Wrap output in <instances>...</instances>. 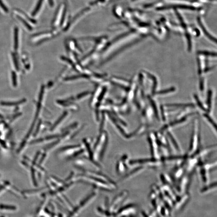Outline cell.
<instances>
[{"instance_id": "9", "label": "cell", "mask_w": 217, "mask_h": 217, "mask_svg": "<svg viewBox=\"0 0 217 217\" xmlns=\"http://www.w3.org/2000/svg\"><path fill=\"white\" fill-rule=\"evenodd\" d=\"M171 8L189 9L191 10H195L196 9V8L193 7V6L183 5H168V6H163V7L158 8L157 9L158 10H163L168 9H169Z\"/></svg>"}, {"instance_id": "8", "label": "cell", "mask_w": 217, "mask_h": 217, "mask_svg": "<svg viewBox=\"0 0 217 217\" xmlns=\"http://www.w3.org/2000/svg\"><path fill=\"white\" fill-rule=\"evenodd\" d=\"M145 168V167H143V166H140V167L134 168L133 170H131L130 172L127 173L125 175L123 176V177L120 179L119 181L121 182H123L128 180L129 179L133 178L134 176L137 175L138 174H139L140 173L143 172Z\"/></svg>"}, {"instance_id": "20", "label": "cell", "mask_w": 217, "mask_h": 217, "mask_svg": "<svg viewBox=\"0 0 217 217\" xmlns=\"http://www.w3.org/2000/svg\"><path fill=\"white\" fill-rule=\"evenodd\" d=\"M199 53L203 55H207V56H216V54H214V53L207 52H200Z\"/></svg>"}, {"instance_id": "1", "label": "cell", "mask_w": 217, "mask_h": 217, "mask_svg": "<svg viewBox=\"0 0 217 217\" xmlns=\"http://www.w3.org/2000/svg\"><path fill=\"white\" fill-rule=\"evenodd\" d=\"M108 140V135L107 132L104 130L100 133L92 148L96 159L98 158L101 161L103 160L107 148Z\"/></svg>"}, {"instance_id": "12", "label": "cell", "mask_w": 217, "mask_h": 217, "mask_svg": "<svg viewBox=\"0 0 217 217\" xmlns=\"http://www.w3.org/2000/svg\"><path fill=\"white\" fill-rule=\"evenodd\" d=\"M15 16H16V18H17V19H18L23 24V25H24V26H25V27H26L28 30H32L33 27H32L31 25H30L27 22V21L25 20V19L23 18V17H22L21 16H20L19 15H17V14H16V15H15Z\"/></svg>"}, {"instance_id": "2", "label": "cell", "mask_w": 217, "mask_h": 217, "mask_svg": "<svg viewBox=\"0 0 217 217\" xmlns=\"http://www.w3.org/2000/svg\"><path fill=\"white\" fill-rule=\"evenodd\" d=\"M77 181L89 183L93 185L96 188H101V189L107 191H112L115 189L110 183L105 180L87 174L83 173L78 175L76 178Z\"/></svg>"}, {"instance_id": "15", "label": "cell", "mask_w": 217, "mask_h": 217, "mask_svg": "<svg viewBox=\"0 0 217 217\" xmlns=\"http://www.w3.org/2000/svg\"><path fill=\"white\" fill-rule=\"evenodd\" d=\"M44 0H38L37 2V5H36L34 11H33L32 13V16H36L37 14H38V12L39 11L42 5V3Z\"/></svg>"}, {"instance_id": "21", "label": "cell", "mask_w": 217, "mask_h": 217, "mask_svg": "<svg viewBox=\"0 0 217 217\" xmlns=\"http://www.w3.org/2000/svg\"><path fill=\"white\" fill-rule=\"evenodd\" d=\"M174 89L173 88H171L170 89H168V90H166V91H160V92H158V94H163V93H165V92H170V91H172Z\"/></svg>"}, {"instance_id": "5", "label": "cell", "mask_w": 217, "mask_h": 217, "mask_svg": "<svg viewBox=\"0 0 217 217\" xmlns=\"http://www.w3.org/2000/svg\"><path fill=\"white\" fill-rule=\"evenodd\" d=\"M83 143L85 147V150H86L88 155V157L85 158L91 163L93 166L96 167V168L98 169L101 168V165L97 161V160L96 159L90 141L87 139H84L83 140Z\"/></svg>"}, {"instance_id": "19", "label": "cell", "mask_w": 217, "mask_h": 217, "mask_svg": "<svg viewBox=\"0 0 217 217\" xmlns=\"http://www.w3.org/2000/svg\"><path fill=\"white\" fill-rule=\"evenodd\" d=\"M12 56H13V60H14V64H15L14 65H15V68H16V70H19V68L18 63H17V60H16V57H15V55L14 54H13Z\"/></svg>"}, {"instance_id": "18", "label": "cell", "mask_w": 217, "mask_h": 217, "mask_svg": "<svg viewBox=\"0 0 217 217\" xmlns=\"http://www.w3.org/2000/svg\"><path fill=\"white\" fill-rule=\"evenodd\" d=\"M12 80H13V83L14 86H16L17 84L16 82V73L14 72H12Z\"/></svg>"}, {"instance_id": "13", "label": "cell", "mask_w": 217, "mask_h": 217, "mask_svg": "<svg viewBox=\"0 0 217 217\" xmlns=\"http://www.w3.org/2000/svg\"><path fill=\"white\" fill-rule=\"evenodd\" d=\"M14 49L16 50L18 48L19 44V29L15 27L14 29Z\"/></svg>"}, {"instance_id": "4", "label": "cell", "mask_w": 217, "mask_h": 217, "mask_svg": "<svg viewBox=\"0 0 217 217\" xmlns=\"http://www.w3.org/2000/svg\"><path fill=\"white\" fill-rule=\"evenodd\" d=\"M200 129L199 123H195L193 125V132L189 147V155H193L198 152L200 138Z\"/></svg>"}, {"instance_id": "17", "label": "cell", "mask_w": 217, "mask_h": 217, "mask_svg": "<svg viewBox=\"0 0 217 217\" xmlns=\"http://www.w3.org/2000/svg\"><path fill=\"white\" fill-rule=\"evenodd\" d=\"M0 7L3 10L5 13H7L9 12V9L2 0H0Z\"/></svg>"}, {"instance_id": "10", "label": "cell", "mask_w": 217, "mask_h": 217, "mask_svg": "<svg viewBox=\"0 0 217 217\" xmlns=\"http://www.w3.org/2000/svg\"><path fill=\"white\" fill-rule=\"evenodd\" d=\"M69 115V112H64V113L58 119V120H57L56 123L54 124L52 127L51 128V130L54 131L58 129V127L61 126V124L64 123V122L65 120L66 119L68 118Z\"/></svg>"}, {"instance_id": "14", "label": "cell", "mask_w": 217, "mask_h": 217, "mask_svg": "<svg viewBox=\"0 0 217 217\" xmlns=\"http://www.w3.org/2000/svg\"><path fill=\"white\" fill-rule=\"evenodd\" d=\"M14 10L16 11L17 13H19V14H21L22 16H24V19H27L29 21L31 22L33 24H36L37 21L31 18L29 16H28L27 14H25V13L23 11L21 10V9H15Z\"/></svg>"}, {"instance_id": "3", "label": "cell", "mask_w": 217, "mask_h": 217, "mask_svg": "<svg viewBox=\"0 0 217 217\" xmlns=\"http://www.w3.org/2000/svg\"><path fill=\"white\" fill-rule=\"evenodd\" d=\"M85 152L84 148L80 144L65 146L59 150V153L68 160L72 159L82 155Z\"/></svg>"}, {"instance_id": "7", "label": "cell", "mask_w": 217, "mask_h": 217, "mask_svg": "<svg viewBox=\"0 0 217 217\" xmlns=\"http://www.w3.org/2000/svg\"><path fill=\"white\" fill-rule=\"evenodd\" d=\"M127 155H124L118 161L116 167V172L118 174L122 173L128 169V165L127 164Z\"/></svg>"}, {"instance_id": "11", "label": "cell", "mask_w": 217, "mask_h": 217, "mask_svg": "<svg viewBox=\"0 0 217 217\" xmlns=\"http://www.w3.org/2000/svg\"><path fill=\"white\" fill-rule=\"evenodd\" d=\"M197 20H198V24H199V26H200V27H201V29H202V31L203 32L205 35L207 37H208L209 39H211V41H212L213 42H214L215 43L216 42V38H215L214 37H212V36H211L209 33H208V32L207 31V30L206 29L205 27L204 26L203 24L202 21H201L200 19L198 18V19Z\"/></svg>"}, {"instance_id": "6", "label": "cell", "mask_w": 217, "mask_h": 217, "mask_svg": "<svg viewBox=\"0 0 217 217\" xmlns=\"http://www.w3.org/2000/svg\"><path fill=\"white\" fill-rule=\"evenodd\" d=\"M148 141L150 145L151 151L153 158L159 159L158 145L155 134L151 133L148 136Z\"/></svg>"}, {"instance_id": "22", "label": "cell", "mask_w": 217, "mask_h": 217, "mask_svg": "<svg viewBox=\"0 0 217 217\" xmlns=\"http://www.w3.org/2000/svg\"><path fill=\"white\" fill-rule=\"evenodd\" d=\"M3 118V117H2V115H1V114H0V118Z\"/></svg>"}, {"instance_id": "16", "label": "cell", "mask_w": 217, "mask_h": 217, "mask_svg": "<svg viewBox=\"0 0 217 217\" xmlns=\"http://www.w3.org/2000/svg\"><path fill=\"white\" fill-rule=\"evenodd\" d=\"M25 101H26V100L24 99V100L18 101H16V102H3L1 103V104L3 105L11 106L19 105L25 103Z\"/></svg>"}]
</instances>
